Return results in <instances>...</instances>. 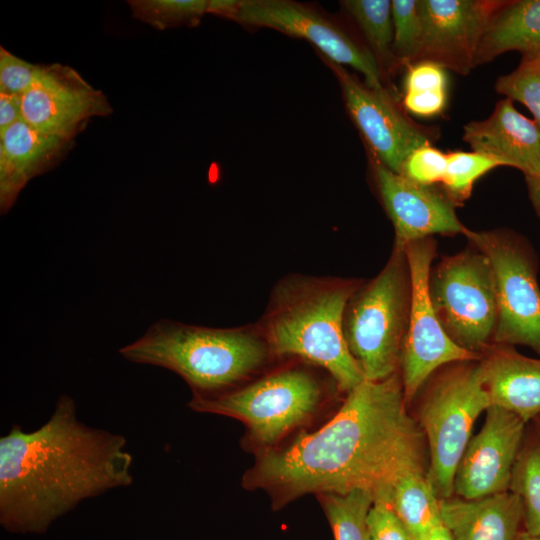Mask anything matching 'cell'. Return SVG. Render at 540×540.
Wrapping results in <instances>:
<instances>
[{"instance_id": "obj_1", "label": "cell", "mask_w": 540, "mask_h": 540, "mask_svg": "<svg viewBox=\"0 0 540 540\" xmlns=\"http://www.w3.org/2000/svg\"><path fill=\"white\" fill-rule=\"evenodd\" d=\"M408 407L400 371L363 380L324 425L257 453L242 486L265 491L274 510L306 494L352 490L391 501L399 481L429 469L424 433Z\"/></svg>"}, {"instance_id": "obj_2", "label": "cell", "mask_w": 540, "mask_h": 540, "mask_svg": "<svg viewBox=\"0 0 540 540\" xmlns=\"http://www.w3.org/2000/svg\"><path fill=\"white\" fill-rule=\"evenodd\" d=\"M120 434L79 421L62 395L32 432L18 424L0 437V524L8 532L43 534L81 501L133 482V457Z\"/></svg>"}, {"instance_id": "obj_3", "label": "cell", "mask_w": 540, "mask_h": 540, "mask_svg": "<svg viewBox=\"0 0 540 540\" xmlns=\"http://www.w3.org/2000/svg\"><path fill=\"white\" fill-rule=\"evenodd\" d=\"M358 286L338 278L282 280L261 325L273 356H296L325 369L346 394L365 380L343 331L345 308Z\"/></svg>"}, {"instance_id": "obj_4", "label": "cell", "mask_w": 540, "mask_h": 540, "mask_svg": "<svg viewBox=\"0 0 540 540\" xmlns=\"http://www.w3.org/2000/svg\"><path fill=\"white\" fill-rule=\"evenodd\" d=\"M119 353L126 360L168 369L193 396H215L241 386L273 357L261 333L161 319Z\"/></svg>"}, {"instance_id": "obj_5", "label": "cell", "mask_w": 540, "mask_h": 540, "mask_svg": "<svg viewBox=\"0 0 540 540\" xmlns=\"http://www.w3.org/2000/svg\"><path fill=\"white\" fill-rule=\"evenodd\" d=\"M328 388L307 368L291 366L225 393L193 396L188 406L200 413L227 416L246 427V445L256 454L281 445L323 407Z\"/></svg>"}, {"instance_id": "obj_6", "label": "cell", "mask_w": 540, "mask_h": 540, "mask_svg": "<svg viewBox=\"0 0 540 540\" xmlns=\"http://www.w3.org/2000/svg\"><path fill=\"white\" fill-rule=\"evenodd\" d=\"M411 299L405 249L393 246L385 266L358 286L344 312L346 343L365 380H383L400 371Z\"/></svg>"}, {"instance_id": "obj_7", "label": "cell", "mask_w": 540, "mask_h": 540, "mask_svg": "<svg viewBox=\"0 0 540 540\" xmlns=\"http://www.w3.org/2000/svg\"><path fill=\"white\" fill-rule=\"evenodd\" d=\"M417 421L428 453L427 477L439 499L454 495V478L477 418L492 405L479 361L439 368L417 397Z\"/></svg>"}, {"instance_id": "obj_8", "label": "cell", "mask_w": 540, "mask_h": 540, "mask_svg": "<svg viewBox=\"0 0 540 540\" xmlns=\"http://www.w3.org/2000/svg\"><path fill=\"white\" fill-rule=\"evenodd\" d=\"M428 293L450 339L461 348L482 355L493 343L498 318L495 281L488 258L471 245L443 256L430 269Z\"/></svg>"}, {"instance_id": "obj_9", "label": "cell", "mask_w": 540, "mask_h": 540, "mask_svg": "<svg viewBox=\"0 0 540 540\" xmlns=\"http://www.w3.org/2000/svg\"><path fill=\"white\" fill-rule=\"evenodd\" d=\"M489 260L498 318L493 343L524 345L540 355V288L537 261L527 240L509 229L463 232Z\"/></svg>"}, {"instance_id": "obj_10", "label": "cell", "mask_w": 540, "mask_h": 540, "mask_svg": "<svg viewBox=\"0 0 540 540\" xmlns=\"http://www.w3.org/2000/svg\"><path fill=\"white\" fill-rule=\"evenodd\" d=\"M412 279L409 323L404 341L400 375L408 406L427 380L442 366L460 361H479L481 354L455 344L441 326L428 293V277L437 256V242L427 237L405 247Z\"/></svg>"}, {"instance_id": "obj_11", "label": "cell", "mask_w": 540, "mask_h": 540, "mask_svg": "<svg viewBox=\"0 0 540 540\" xmlns=\"http://www.w3.org/2000/svg\"><path fill=\"white\" fill-rule=\"evenodd\" d=\"M339 81L347 110L363 136L369 155L400 174L407 156L415 149L432 145L437 127L416 123L385 88L361 82L344 66L324 59Z\"/></svg>"}, {"instance_id": "obj_12", "label": "cell", "mask_w": 540, "mask_h": 540, "mask_svg": "<svg viewBox=\"0 0 540 540\" xmlns=\"http://www.w3.org/2000/svg\"><path fill=\"white\" fill-rule=\"evenodd\" d=\"M236 22L277 30L314 44L326 59L351 66L365 77V83L381 88L383 77L366 44L336 22L307 5L289 0H239Z\"/></svg>"}, {"instance_id": "obj_13", "label": "cell", "mask_w": 540, "mask_h": 540, "mask_svg": "<svg viewBox=\"0 0 540 540\" xmlns=\"http://www.w3.org/2000/svg\"><path fill=\"white\" fill-rule=\"evenodd\" d=\"M23 120L53 135L75 139L92 117L113 110L102 91L95 89L70 66L42 65L31 87L21 96Z\"/></svg>"}, {"instance_id": "obj_14", "label": "cell", "mask_w": 540, "mask_h": 540, "mask_svg": "<svg viewBox=\"0 0 540 540\" xmlns=\"http://www.w3.org/2000/svg\"><path fill=\"white\" fill-rule=\"evenodd\" d=\"M506 0H419L422 35L413 64L432 62L460 75L474 67L482 34Z\"/></svg>"}, {"instance_id": "obj_15", "label": "cell", "mask_w": 540, "mask_h": 540, "mask_svg": "<svg viewBox=\"0 0 540 540\" xmlns=\"http://www.w3.org/2000/svg\"><path fill=\"white\" fill-rule=\"evenodd\" d=\"M527 423L496 405L485 412L481 430L472 436L454 478V495L477 499L509 490Z\"/></svg>"}, {"instance_id": "obj_16", "label": "cell", "mask_w": 540, "mask_h": 540, "mask_svg": "<svg viewBox=\"0 0 540 540\" xmlns=\"http://www.w3.org/2000/svg\"><path fill=\"white\" fill-rule=\"evenodd\" d=\"M374 180L395 231L394 246L434 235L454 236L467 228L445 193L414 183L369 155Z\"/></svg>"}, {"instance_id": "obj_17", "label": "cell", "mask_w": 540, "mask_h": 540, "mask_svg": "<svg viewBox=\"0 0 540 540\" xmlns=\"http://www.w3.org/2000/svg\"><path fill=\"white\" fill-rule=\"evenodd\" d=\"M462 138L472 151L519 169L524 176L540 170V128L508 98L497 102L488 118L465 124Z\"/></svg>"}, {"instance_id": "obj_18", "label": "cell", "mask_w": 540, "mask_h": 540, "mask_svg": "<svg viewBox=\"0 0 540 540\" xmlns=\"http://www.w3.org/2000/svg\"><path fill=\"white\" fill-rule=\"evenodd\" d=\"M74 139L42 132L21 120L0 133V211L6 214L34 177L54 168Z\"/></svg>"}, {"instance_id": "obj_19", "label": "cell", "mask_w": 540, "mask_h": 540, "mask_svg": "<svg viewBox=\"0 0 540 540\" xmlns=\"http://www.w3.org/2000/svg\"><path fill=\"white\" fill-rule=\"evenodd\" d=\"M480 365L492 405L527 424L540 415V359L519 353L515 346L492 343L482 352Z\"/></svg>"}, {"instance_id": "obj_20", "label": "cell", "mask_w": 540, "mask_h": 540, "mask_svg": "<svg viewBox=\"0 0 540 540\" xmlns=\"http://www.w3.org/2000/svg\"><path fill=\"white\" fill-rule=\"evenodd\" d=\"M440 514L453 540H517L523 531L522 504L510 490L477 499H440Z\"/></svg>"}, {"instance_id": "obj_21", "label": "cell", "mask_w": 540, "mask_h": 540, "mask_svg": "<svg viewBox=\"0 0 540 540\" xmlns=\"http://www.w3.org/2000/svg\"><path fill=\"white\" fill-rule=\"evenodd\" d=\"M509 51L522 55L540 51V0H509L493 14L480 39L474 67Z\"/></svg>"}, {"instance_id": "obj_22", "label": "cell", "mask_w": 540, "mask_h": 540, "mask_svg": "<svg viewBox=\"0 0 540 540\" xmlns=\"http://www.w3.org/2000/svg\"><path fill=\"white\" fill-rule=\"evenodd\" d=\"M390 502L414 540H426L443 524L440 499L427 474H412L399 481Z\"/></svg>"}, {"instance_id": "obj_23", "label": "cell", "mask_w": 540, "mask_h": 540, "mask_svg": "<svg viewBox=\"0 0 540 540\" xmlns=\"http://www.w3.org/2000/svg\"><path fill=\"white\" fill-rule=\"evenodd\" d=\"M341 5L359 27L383 79L386 74L399 68L393 51L392 1L344 0Z\"/></svg>"}, {"instance_id": "obj_24", "label": "cell", "mask_w": 540, "mask_h": 540, "mask_svg": "<svg viewBox=\"0 0 540 540\" xmlns=\"http://www.w3.org/2000/svg\"><path fill=\"white\" fill-rule=\"evenodd\" d=\"M509 490L516 494L523 508V530L540 536V434L534 429L525 435L515 461Z\"/></svg>"}, {"instance_id": "obj_25", "label": "cell", "mask_w": 540, "mask_h": 540, "mask_svg": "<svg viewBox=\"0 0 540 540\" xmlns=\"http://www.w3.org/2000/svg\"><path fill=\"white\" fill-rule=\"evenodd\" d=\"M335 540H371L367 517L373 495L365 490L316 495Z\"/></svg>"}, {"instance_id": "obj_26", "label": "cell", "mask_w": 540, "mask_h": 540, "mask_svg": "<svg viewBox=\"0 0 540 540\" xmlns=\"http://www.w3.org/2000/svg\"><path fill=\"white\" fill-rule=\"evenodd\" d=\"M503 166L498 160L477 153L455 151L447 154V167L442 180L444 193L455 206L469 199L474 183L490 170Z\"/></svg>"}, {"instance_id": "obj_27", "label": "cell", "mask_w": 540, "mask_h": 540, "mask_svg": "<svg viewBox=\"0 0 540 540\" xmlns=\"http://www.w3.org/2000/svg\"><path fill=\"white\" fill-rule=\"evenodd\" d=\"M127 3L134 18L164 30L195 24L207 13L208 0H130Z\"/></svg>"}, {"instance_id": "obj_28", "label": "cell", "mask_w": 540, "mask_h": 540, "mask_svg": "<svg viewBox=\"0 0 540 540\" xmlns=\"http://www.w3.org/2000/svg\"><path fill=\"white\" fill-rule=\"evenodd\" d=\"M494 87L498 94L525 105L540 128V51L523 54L517 68L500 76Z\"/></svg>"}, {"instance_id": "obj_29", "label": "cell", "mask_w": 540, "mask_h": 540, "mask_svg": "<svg viewBox=\"0 0 540 540\" xmlns=\"http://www.w3.org/2000/svg\"><path fill=\"white\" fill-rule=\"evenodd\" d=\"M392 19L394 55L400 67L408 68L417 56L422 35L419 0H392Z\"/></svg>"}, {"instance_id": "obj_30", "label": "cell", "mask_w": 540, "mask_h": 540, "mask_svg": "<svg viewBox=\"0 0 540 540\" xmlns=\"http://www.w3.org/2000/svg\"><path fill=\"white\" fill-rule=\"evenodd\" d=\"M446 167L447 154L433 145H425L407 156L400 174L414 183L433 186L442 182Z\"/></svg>"}, {"instance_id": "obj_31", "label": "cell", "mask_w": 540, "mask_h": 540, "mask_svg": "<svg viewBox=\"0 0 540 540\" xmlns=\"http://www.w3.org/2000/svg\"><path fill=\"white\" fill-rule=\"evenodd\" d=\"M42 65L25 61L0 47V93L22 96L38 77Z\"/></svg>"}, {"instance_id": "obj_32", "label": "cell", "mask_w": 540, "mask_h": 540, "mask_svg": "<svg viewBox=\"0 0 540 540\" xmlns=\"http://www.w3.org/2000/svg\"><path fill=\"white\" fill-rule=\"evenodd\" d=\"M367 524L371 540H414L395 513L390 500L373 501Z\"/></svg>"}, {"instance_id": "obj_33", "label": "cell", "mask_w": 540, "mask_h": 540, "mask_svg": "<svg viewBox=\"0 0 540 540\" xmlns=\"http://www.w3.org/2000/svg\"><path fill=\"white\" fill-rule=\"evenodd\" d=\"M405 92L430 93L447 88L445 69L432 62H419L408 67Z\"/></svg>"}, {"instance_id": "obj_34", "label": "cell", "mask_w": 540, "mask_h": 540, "mask_svg": "<svg viewBox=\"0 0 540 540\" xmlns=\"http://www.w3.org/2000/svg\"><path fill=\"white\" fill-rule=\"evenodd\" d=\"M447 90L430 93L404 92L403 107L417 116L431 117L440 114L446 106Z\"/></svg>"}, {"instance_id": "obj_35", "label": "cell", "mask_w": 540, "mask_h": 540, "mask_svg": "<svg viewBox=\"0 0 540 540\" xmlns=\"http://www.w3.org/2000/svg\"><path fill=\"white\" fill-rule=\"evenodd\" d=\"M21 120V97L0 93V133Z\"/></svg>"}, {"instance_id": "obj_36", "label": "cell", "mask_w": 540, "mask_h": 540, "mask_svg": "<svg viewBox=\"0 0 540 540\" xmlns=\"http://www.w3.org/2000/svg\"><path fill=\"white\" fill-rule=\"evenodd\" d=\"M238 5L239 0H208L207 13L219 15L233 20Z\"/></svg>"}, {"instance_id": "obj_37", "label": "cell", "mask_w": 540, "mask_h": 540, "mask_svg": "<svg viewBox=\"0 0 540 540\" xmlns=\"http://www.w3.org/2000/svg\"><path fill=\"white\" fill-rule=\"evenodd\" d=\"M525 183L531 205L540 218V170L534 174L525 175Z\"/></svg>"}, {"instance_id": "obj_38", "label": "cell", "mask_w": 540, "mask_h": 540, "mask_svg": "<svg viewBox=\"0 0 540 540\" xmlns=\"http://www.w3.org/2000/svg\"><path fill=\"white\" fill-rule=\"evenodd\" d=\"M426 540H453L447 528L442 524Z\"/></svg>"}, {"instance_id": "obj_39", "label": "cell", "mask_w": 540, "mask_h": 540, "mask_svg": "<svg viewBox=\"0 0 540 540\" xmlns=\"http://www.w3.org/2000/svg\"><path fill=\"white\" fill-rule=\"evenodd\" d=\"M517 540H540V536H533L528 533H526L524 530L521 531L519 534Z\"/></svg>"}, {"instance_id": "obj_40", "label": "cell", "mask_w": 540, "mask_h": 540, "mask_svg": "<svg viewBox=\"0 0 540 540\" xmlns=\"http://www.w3.org/2000/svg\"><path fill=\"white\" fill-rule=\"evenodd\" d=\"M533 429L540 434V415L537 416L532 422Z\"/></svg>"}]
</instances>
